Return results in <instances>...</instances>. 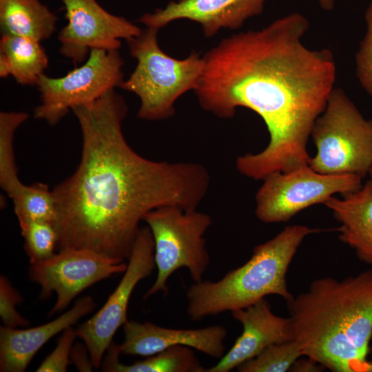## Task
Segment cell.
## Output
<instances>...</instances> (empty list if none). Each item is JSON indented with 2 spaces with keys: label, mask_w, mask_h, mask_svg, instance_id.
<instances>
[{
  "label": "cell",
  "mask_w": 372,
  "mask_h": 372,
  "mask_svg": "<svg viewBox=\"0 0 372 372\" xmlns=\"http://www.w3.org/2000/svg\"><path fill=\"white\" fill-rule=\"evenodd\" d=\"M309 26L305 16L291 13L262 29L223 39L203 56L194 90L201 107L220 118L233 117L239 107L249 108L269 133L262 151L236 159L246 177L262 180L309 165L307 142L337 74L331 50L304 44Z\"/></svg>",
  "instance_id": "6da1fadb"
},
{
  "label": "cell",
  "mask_w": 372,
  "mask_h": 372,
  "mask_svg": "<svg viewBox=\"0 0 372 372\" xmlns=\"http://www.w3.org/2000/svg\"><path fill=\"white\" fill-rule=\"evenodd\" d=\"M72 110L83 146L76 170L52 190L56 249H87L125 261L145 216L163 206L197 209L208 192L209 174L200 163L156 161L136 152L123 136L127 106L114 89Z\"/></svg>",
  "instance_id": "7a4b0ae2"
},
{
  "label": "cell",
  "mask_w": 372,
  "mask_h": 372,
  "mask_svg": "<svg viewBox=\"0 0 372 372\" xmlns=\"http://www.w3.org/2000/svg\"><path fill=\"white\" fill-rule=\"evenodd\" d=\"M286 302L304 356L333 372H363L372 338V269L316 279Z\"/></svg>",
  "instance_id": "3957f363"
},
{
  "label": "cell",
  "mask_w": 372,
  "mask_h": 372,
  "mask_svg": "<svg viewBox=\"0 0 372 372\" xmlns=\"http://www.w3.org/2000/svg\"><path fill=\"white\" fill-rule=\"evenodd\" d=\"M324 230L302 225L286 227L256 246L249 260L216 281L194 282L187 289V313L192 320L246 308L268 295L288 301L286 275L298 247L309 235Z\"/></svg>",
  "instance_id": "277c9868"
},
{
  "label": "cell",
  "mask_w": 372,
  "mask_h": 372,
  "mask_svg": "<svg viewBox=\"0 0 372 372\" xmlns=\"http://www.w3.org/2000/svg\"><path fill=\"white\" fill-rule=\"evenodd\" d=\"M158 31L147 27L127 41L137 65L121 85L139 98L138 116L149 121L173 116L176 101L189 90H196L203 68V57L196 52L184 59L167 55L158 45Z\"/></svg>",
  "instance_id": "5b68a950"
},
{
  "label": "cell",
  "mask_w": 372,
  "mask_h": 372,
  "mask_svg": "<svg viewBox=\"0 0 372 372\" xmlns=\"http://www.w3.org/2000/svg\"><path fill=\"white\" fill-rule=\"evenodd\" d=\"M316 154L309 167L323 174L362 178L372 166V119L365 118L341 88H334L311 133Z\"/></svg>",
  "instance_id": "8992f818"
},
{
  "label": "cell",
  "mask_w": 372,
  "mask_h": 372,
  "mask_svg": "<svg viewBox=\"0 0 372 372\" xmlns=\"http://www.w3.org/2000/svg\"><path fill=\"white\" fill-rule=\"evenodd\" d=\"M143 220L154 242V260L158 273L144 298L163 291L172 274L186 267L194 282L203 280L210 258L205 234L212 224L211 216L195 209L163 206L149 211Z\"/></svg>",
  "instance_id": "52a82bcc"
},
{
  "label": "cell",
  "mask_w": 372,
  "mask_h": 372,
  "mask_svg": "<svg viewBox=\"0 0 372 372\" xmlns=\"http://www.w3.org/2000/svg\"><path fill=\"white\" fill-rule=\"evenodd\" d=\"M362 178L354 174H323L309 165L267 175L256 192L255 214L264 223H285L303 209L323 203L335 194L355 192Z\"/></svg>",
  "instance_id": "ba28073f"
},
{
  "label": "cell",
  "mask_w": 372,
  "mask_h": 372,
  "mask_svg": "<svg viewBox=\"0 0 372 372\" xmlns=\"http://www.w3.org/2000/svg\"><path fill=\"white\" fill-rule=\"evenodd\" d=\"M123 61L118 50L92 49L85 62L62 77L44 74L37 87L41 103L34 116L56 124L70 110L92 103L107 91L121 87Z\"/></svg>",
  "instance_id": "9c48e42d"
},
{
  "label": "cell",
  "mask_w": 372,
  "mask_h": 372,
  "mask_svg": "<svg viewBox=\"0 0 372 372\" xmlns=\"http://www.w3.org/2000/svg\"><path fill=\"white\" fill-rule=\"evenodd\" d=\"M124 276L103 307L81 324L75 333L87 347L94 367L102 364L103 353L112 343L121 326L127 322V309L133 290L143 279L149 277L156 267L154 242L149 228L141 227Z\"/></svg>",
  "instance_id": "30bf717a"
},
{
  "label": "cell",
  "mask_w": 372,
  "mask_h": 372,
  "mask_svg": "<svg viewBox=\"0 0 372 372\" xmlns=\"http://www.w3.org/2000/svg\"><path fill=\"white\" fill-rule=\"evenodd\" d=\"M30 278L41 287V298L52 292L56 300L48 316L65 309L84 289L109 278L125 272V261L108 258L87 249H67L51 258L30 264Z\"/></svg>",
  "instance_id": "8fae6325"
},
{
  "label": "cell",
  "mask_w": 372,
  "mask_h": 372,
  "mask_svg": "<svg viewBox=\"0 0 372 372\" xmlns=\"http://www.w3.org/2000/svg\"><path fill=\"white\" fill-rule=\"evenodd\" d=\"M66 25L58 39L60 52L74 63H81L92 49L118 50L121 39L139 35L141 29L123 17L114 15L96 0H61Z\"/></svg>",
  "instance_id": "7c38bea8"
},
{
  "label": "cell",
  "mask_w": 372,
  "mask_h": 372,
  "mask_svg": "<svg viewBox=\"0 0 372 372\" xmlns=\"http://www.w3.org/2000/svg\"><path fill=\"white\" fill-rule=\"evenodd\" d=\"M266 0H178L164 8L145 13L138 20L147 27L160 29L172 21L188 19L198 23L206 37L222 28L236 30L245 21L261 14Z\"/></svg>",
  "instance_id": "4fadbf2b"
},
{
  "label": "cell",
  "mask_w": 372,
  "mask_h": 372,
  "mask_svg": "<svg viewBox=\"0 0 372 372\" xmlns=\"http://www.w3.org/2000/svg\"><path fill=\"white\" fill-rule=\"evenodd\" d=\"M123 329L124 340L119 349L125 355L149 357L177 345L195 349L217 359L225 353L227 331L218 324L185 329L162 327L148 321L141 323L127 320Z\"/></svg>",
  "instance_id": "5bb4252c"
},
{
  "label": "cell",
  "mask_w": 372,
  "mask_h": 372,
  "mask_svg": "<svg viewBox=\"0 0 372 372\" xmlns=\"http://www.w3.org/2000/svg\"><path fill=\"white\" fill-rule=\"evenodd\" d=\"M242 326V334L230 350L206 372H229L276 343L293 340L289 318L274 314L270 303L262 298L244 309L231 311Z\"/></svg>",
  "instance_id": "9a60e30c"
},
{
  "label": "cell",
  "mask_w": 372,
  "mask_h": 372,
  "mask_svg": "<svg viewBox=\"0 0 372 372\" xmlns=\"http://www.w3.org/2000/svg\"><path fill=\"white\" fill-rule=\"evenodd\" d=\"M95 307L92 297L79 298L65 313L45 324L25 329L0 327V371L22 372L53 336L75 324Z\"/></svg>",
  "instance_id": "2e32d148"
},
{
  "label": "cell",
  "mask_w": 372,
  "mask_h": 372,
  "mask_svg": "<svg viewBox=\"0 0 372 372\" xmlns=\"http://www.w3.org/2000/svg\"><path fill=\"white\" fill-rule=\"evenodd\" d=\"M340 223V240L355 251L358 258L372 265V185L368 180L342 198L330 197L324 204Z\"/></svg>",
  "instance_id": "e0dca14e"
},
{
  "label": "cell",
  "mask_w": 372,
  "mask_h": 372,
  "mask_svg": "<svg viewBox=\"0 0 372 372\" xmlns=\"http://www.w3.org/2000/svg\"><path fill=\"white\" fill-rule=\"evenodd\" d=\"M48 65V56L39 41L20 36L1 35V77L11 75L18 83L37 85Z\"/></svg>",
  "instance_id": "ac0fdd59"
},
{
  "label": "cell",
  "mask_w": 372,
  "mask_h": 372,
  "mask_svg": "<svg viewBox=\"0 0 372 372\" xmlns=\"http://www.w3.org/2000/svg\"><path fill=\"white\" fill-rule=\"evenodd\" d=\"M56 16L39 0H0L2 35L30 38L41 42L54 32Z\"/></svg>",
  "instance_id": "d6986e66"
},
{
  "label": "cell",
  "mask_w": 372,
  "mask_h": 372,
  "mask_svg": "<svg viewBox=\"0 0 372 372\" xmlns=\"http://www.w3.org/2000/svg\"><path fill=\"white\" fill-rule=\"evenodd\" d=\"M102 364L104 371L112 372H206L190 347H169L149 358L124 364L118 361L119 346L112 343Z\"/></svg>",
  "instance_id": "ffe728a7"
},
{
  "label": "cell",
  "mask_w": 372,
  "mask_h": 372,
  "mask_svg": "<svg viewBox=\"0 0 372 372\" xmlns=\"http://www.w3.org/2000/svg\"><path fill=\"white\" fill-rule=\"evenodd\" d=\"M19 221H45L54 224L56 217L52 191L47 185L36 183L30 185L22 183L9 194Z\"/></svg>",
  "instance_id": "44dd1931"
},
{
  "label": "cell",
  "mask_w": 372,
  "mask_h": 372,
  "mask_svg": "<svg viewBox=\"0 0 372 372\" xmlns=\"http://www.w3.org/2000/svg\"><path fill=\"white\" fill-rule=\"evenodd\" d=\"M28 116L22 112L0 113V185L7 194L21 183L15 163L14 137L17 127Z\"/></svg>",
  "instance_id": "7402d4cb"
},
{
  "label": "cell",
  "mask_w": 372,
  "mask_h": 372,
  "mask_svg": "<svg viewBox=\"0 0 372 372\" xmlns=\"http://www.w3.org/2000/svg\"><path fill=\"white\" fill-rule=\"evenodd\" d=\"M302 356L304 354L300 344L291 340L270 345L236 369L240 372H285Z\"/></svg>",
  "instance_id": "603a6c76"
},
{
  "label": "cell",
  "mask_w": 372,
  "mask_h": 372,
  "mask_svg": "<svg viewBox=\"0 0 372 372\" xmlns=\"http://www.w3.org/2000/svg\"><path fill=\"white\" fill-rule=\"evenodd\" d=\"M24 238V249L30 264L45 260L54 254L57 233L52 223L45 221H19Z\"/></svg>",
  "instance_id": "cb8c5ba5"
},
{
  "label": "cell",
  "mask_w": 372,
  "mask_h": 372,
  "mask_svg": "<svg viewBox=\"0 0 372 372\" xmlns=\"http://www.w3.org/2000/svg\"><path fill=\"white\" fill-rule=\"evenodd\" d=\"M364 18L366 31L355 54L356 75L360 85L372 99V1Z\"/></svg>",
  "instance_id": "d4e9b609"
},
{
  "label": "cell",
  "mask_w": 372,
  "mask_h": 372,
  "mask_svg": "<svg viewBox=\"0 0 372 372\" xmlns=\"http://www.w3.org/2000/svg\"><path fill=\"white\" fill-rule=\"evenodd\" d=\"M23 296L11 285L7 278L0 277V316L3 326L9 328L28 326L30 322L16 310Z\"/></svg>",
  "instance_id": "484cf974"
},
{
  "label": "cell",
  "mask_w": 372,
  "mask_h": 372,
  "mask_svg": "<svg viewBox=\"0 0 372 372\" xmlns=\"http://www.w3.org/2000/svg\"><path fill=\"white\" fill-rule=\"evenodd\" d=\"M75 330L71 327L63 331L54 351L43 361L37 372H65L69 364L72 343L76 338Z\"/></svg>",
  "instance_id": "4316f807"
},
{
  "label": "cell",
  "mask_w": 372,
  "mask_h": 372,
  "mask_svg": "<svg viewBox=\"0 0 372 372\" xmlns=\"http://www.w3.org/2000/svg\"><path fill=\"white\" fill-rule=\"evenodd\" d=\"M72 360L78 369L81 371H90L92 363L87 360L85 349L82 344H76L71 351Z\"/></svg>",
  "instance_id": "83f0119b"
},
{
  "label": "cell",
  "mask_w": 372,
  "mask_h": 372,
  "mask_svg": "<svg viewBox=\"0 0 372 372\" xmlns=\"http://www.w3.org/2000/svg\"><path fill=\"white\" fill-rule=\"evenodd\" d=\"M298 358L291 366L289 371L294 372H318L325 368L311 358Z\"/></svg>",
  "instance_id": "f1b7e54d"
},
{
  "label": "cell",
  "mask_w": 372,
  "mask_h": 372,
  "mask_svg": "<svg viewBox=\"0 0 372 372\" xmlns=\"http://www.w3.org/2000/svg\"><path fill=\"white\" fill-rule=\"evenodd\" d=\"M335 0H318L321 8L325 10H331L333 8Z\"/></svg>",
  "instance_id": "f546056e"
},
{
  "label": "cell",
  "mask_w": 372,
  "mask_h": 372,
  "mask_svg": "<svg viewBox=\"0 0 372 372\" xmlns=\"http://www.w3.org/2000/svg\"><path fill=\"white\" fill-rule=\"evenodd\" d=\"M363 372H372V361H366Z\"/></svg>",
  "instance_id": "4dcf8cb0"
},
{
  "label": "cell",
  "mask_w": 372,
  "mask_h": 372,
  "mask_svg": "<svg viewBox=\"0 0 372 372\" xmlns=\"http://www.w3.org/2000/svg\"><path fill=\"white\" fill-rule=\"evenodd\" d=\"M368 175L369 176V180L371 182V185H372V166H371V169H370V171H369Z\"/></svg>",
  "instance_id": "1f68e13d"
}]
</instances>
